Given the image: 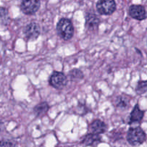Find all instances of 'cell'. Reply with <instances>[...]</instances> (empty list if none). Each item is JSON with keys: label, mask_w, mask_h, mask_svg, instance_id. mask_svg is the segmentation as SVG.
I'll return each instance as SVG.
<instances>
[{"label": "cell", "mask_w": 147, "mask_h": 147, "mask_svg": "<svg viewBox=\"0 0 147 147\" xmlns=\"http://www.w3.org/2000/svg\"><path fill=\"white\" fill-rule=\"evenodd\" d=\"M57 34L62 39L68 40L73 37L74 34V28L71 21L67 18H62L57 24Z\"/></svg>", "instance_id": "obj_1"}, {"label": "cell", "mask_w": 147, "mask_h": 147, "mask_svg": "<svg viewBox=\"0 0 147 147\" xmlns=\"http://www.w3.org/2000/svg\"><path fill=\"white\" fill-rule=\"evenodd\" d=\"M146 139V134L142 128H130L127 132L126 140L131 146H139Z\"/></svg>", "instance_id": "obj_2"}, {"label": "cell", "mask_w": 147, "mask_h": 147, "mask_svg": "<svg viewBox=\"0 0 147 147\" xmlns=\"http://www.w3.org/2000/svg\"><path fill=\"white\" fill-rule=\"evenodd\" d=\"M50 85L57 90H62L65 87L67 79L65 75L62 72L55 71L49 79Z\"/></svg>", "instance_id": "obj_3"}, {"label": "cell", "mask_w": 147, "mask_h": 147, "mask_svg": "<svg viewBox=\"0 0 147 147\" xmlns=\"http://www.w3.org/2000/svg\"><path fill=\"white\" fill-rule=\"evenodd\" d=\"M96 8L99 14L111 15L116 10V4L114 0H98L96 4Z\"/></svg>", "instance_id": "obj_4"}, {"label": "cell", "mask_w": 147, "mask_h": 147, "mask_svg": "<svg viewBox=\"0 0 147 147\" xmlns=\"http://www.w3.org/2000/svg\"><path fill=\"white\" fill-rule=\"evenodd\" d=\"M40 7V0H24L22 2L20 7L24 14L32 15L38 11Z\"/></svg>", "instance_id": "obj_5"}, {"label": "cell", "mask_w": 147, "mask_h": 147, "mask_svg": "<svg viewBox=\"0 0 147 147\" xmlns=\"http://www.w3.org/2000/svg\"><path fill=\"white\" fill-rule=\"evenodd\" d=\"M129 13L132 18L139 21L145 20L147 17L145 8L142 5H131L129 7Z\"/></svg>", "instance_id": "obj_6"}, {"label": "cell", "mask_w": 147, "mask_h": 147, "mask_svg": "<svg viewBox=\"0 0 147 147\" xmlns=\"http://www.w3.org/2000/svg\"><path fill=\"white\" fill-rule=\"evenodd\" d=\"M24 34L29 40H35L40 34V28L38 24L31 22L26 26Z\"/></svg>", "instance_id": "obj_7"}, {"label": "cell", "mask_w": 147, "mask_h": 147, "mask_svg": "<svg viewBox=\"0 0 147 147\" xmlns=\"http://www.w3.org/2000/svg\"><path fill=\"white\" fill-rule=\"evenodd\" d=\"M102 138L100 134L90 133L86 135L81 141V144L87 146H96L101 143Z\"/></svg>", "instance_id": "obj_8"}, {"label": "cell", "mask_w": 147, "mask_h": 147, "mask_svg": "<svg viewBox=\"0 0 147 147\" xmlns=\"http://www.w3.org/2000/svg\"><path fill=\"white\" fill-rule=\"evenodd\" d=\"M144 116V111L141 110L139 105L136 104L132 110L129 117V124H133L134 123H140Z\"/></svg>", "instance_id": "obj_9"}, {"label": "cell", "mask_w": 147, "mask_h": 147, "mask_svg": "<svg viewBox=\"0 0 147 147\" xmlns=\"http://www.w3.org/2000/svg\"><path fill=\"white\" fill-rule=\"evenodd\" d=\"M90 130L92 133L97 134H104L107 130V126L106 123L101 120L96 119L94 120L90 124Z\"/></svg>", "instance_id": "obj_10"}, {"label": "cell", "mask_w": 147, "mask_h": 147, "mask_svg": "<svg viewBox=\"0 0 147 147\" xmlns=\"http://www.w3.org/2000/svg\"><path fill=\"white\" fill-rule=\"evenodd\" d=\"M100 24V19L94 13H88L86 16V25L90 30L96 29Z\"/></svg>", "instance_id": "obj_11"}, {"label": "cell", "mask_w": 147, "mask_h": 147, "mask_svg": "<svg viewBox=\"0 0 147 147\" xmlns=\"http://www.w3.org/2000/svg\"><path fill=\"white\" fill-rule=\"evenodd\" d=\"M49 109H50V106L47 104V102H42L34 106L33 112L37 117H42L47 113Z\"/></svg>", "instance_id": "obj_12"}, {"label": "cell", "mask_w": 147, "mask_h": 147, "mask_svg": "<svg viewBox=\"0 0 147 147\" xmlns=\"http://www.w3.org/2000/svg\"><path fill=\"white\" fill-rule=\"evenodd\" d=\"M69 78L70 80L74 82H79L82 80L84 78V74L78 68H74L69 72Z\"/></svg>", "instance_id": "obj_13"}, {"label": "cell", "mask_w": 147, "mask_h": 147, "mask_svg": "<svg viewBox=\"0 0 147 147\" xmlns=\"http://www.w3.org/2000/svg\"><path fill=\"white\" fill-rule=\"evenodd\" d=\"M115 104L116 107L119 108L120 109H126L129 107V100L127 96H119L116 98L115 100Z\"/></svg>", "instance_id": "obj_14"}, {"label": "cell", "mask_w": 147, "mask_h": 147, "mask_svg": "<svg viewBox=\"0 0 147 147\" xmlns=\"http://www.w3.org/2000/svg\"><path fill=\"white\" fill-rule=\"evenodd\" d=\"M9 17V13L7 9L4 7H0V23L2 24H8Z\"/></svg>", "instance_id": "obj_15"}, {"label": "cell", "mask_w": 147, "mask_h": 147, "mask_svg": "<svg viewBox=\"0 0 147 147\" xmlns=\"http://www.w3.org/2000/svg\"><path fill=\"white\" fill-rule=\"evenodd\" d=\"M136 91L138 94L142 95L147 91V80L139 81L136 86Z\"/></svg>", "instance_id": "obj_16"}, {"label": "cell", "mask_w": 147, "mask_h": 147, "mask_svg": "<svg viewBox=\"0 0 147 147\" xmlns=\"http://www.w3.org/2000/svg\"><path fill=\"white\" fill-rule=\"evenodd\" d=\"M76 112H77V113L80 115H84V114H86V113L88 112V108L86 107V105L79 103L78 106L76 107Z\"/></svg>", "instance_id": "obj_17"}, {"label": "cell", "mask_w": 147, "mask_h": 147, "mask_svg": "<svg viewBox=\"0 0 147 147\" xmlns=\"http://www.w3.org/2000/svg\"><path fill=\"white\" fill-rule=\"evenodd\" d=\"M16 146V144L12 143L9 141H2L1 142L0 146Z\"/></svg>", "instance_id": "obj_18"}, {"label": "cell", "mask_w": 147, "mask_h": 147, "mask_svg": "<svg viewBox=\"0 0 147 147\" xmlns=\"http://www.w3.org/2000/svg\"><path fill=\"white\" fill-rule=\"evenodd\" d=\"M4 123L0 122V133H1L2 131H4Z\"/></svg>", "instance_id": "obj_19"}, {"label": "cell", "mask_w": 147, "mask_h": 147, "mask_svg": "<svg viewBox=\"0 0 147 147\" xmlns=\"http://www.w3.org/2000/svg\"><path fill=\"white\" fill-rule=\"evenodd\" d=\"M21 1H24V0H21Z\"/></svg>", "instance_id": "obj_20"}, {"label": "cell", "mask_w": 147, "mask_h": 147, "mask_svg": "<svg viewBox=\"0 0 147 147\" xmlns=\"http://www.w3.org/2000/svg\"><path fill=\"white\" fill-rule=\"evenodd\" d=\"M0 144H1V142H0Z\"/></svg>", "instance_id": "obj_21"}]
</instances>
